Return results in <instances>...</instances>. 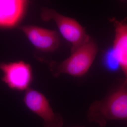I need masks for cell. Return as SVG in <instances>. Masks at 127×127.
Returning a JSON list of instances; mask_svg holds the SVG:
<instances>
[{
    "label": "cell",
    "mask_w": 127,
    "mask_h": 127,
    "mask_svg": "<svg viewBox=\"0 0 127 127\" xmlns=\"http://www.w3.org/2000/svg\"><path fill=\"white\" fill-rule=\"evenodd\" d=\"M88 119L101 127L108 121L127 120V85L122 84L104 98L91 104Z\"/></svg>",
    "instance_id": "1"
},
{
    "label": "cell",
    "mask_w": 127,
    "mask_h": 127,
    "mask_svg": "<svg viewBox=\"0 0 127 127\" xmlns=\"http://www.w3.org/2000/svg\"><path fill=\"white\" fill-rule=\"evenodd\" d=\"M98 47L91 37L82 45L71 52L67 59L59 64L50 63V71L55 77L66 74L75 77H81L88 72L95 59Z\"/></svg>",
    "instance_id": "2"
},
{
    "label": "cell",
    "mask_w": 127,
    "mask_h": 127,
    "mask_svg": "<svg viewBox=\"0 0 127 127\" xmlns=\"http://www.w3.org/2000/svg\"><path fill=\"white\" fill-rule=\"evenodd\" d=\"M41 17L44 21L50 20L54 21L61 35L71 44V52L82 45L90 37L87 34L85 28L75 19L61 15L54 9H42Z\"/></svg>",
    "instance_id": "3"
},
{
    "label": "cell",
    "mask_w": 127,
    "mask_h": 127,
    "mask_svg": "<svg viewBox=\"0 0 127 127\" xmlns=\"http://www.w3.org/2000/svg\"><path fill=\"white\" fill-rule=\"evenodd\" d=\"M23 102L27 109L39 116L44 127H62L64 124L62 116L55 113L49 101L40 91L29 89L25 91Z\"/></svg>",
    "instance_id": "4"
},
{
    "label": "cell",
    "mask_w": 127,
    "mask_h": 127,
    "mask_svg": "<svg viewBox=\"0 0 127 127\" xmlns=\"http://www.w3.org/2000/svg\"><path fill=\"white\" fill-rule=\"evenodd\" d=\"M3 73L2 81L10 89L18 91H27L33 81L31 65L22 60L0 64Z\"/></svg>",
    "instance_id": "5"
},
{
    "label": "cell",
    "mask_w": 127,
    "mask_h": 127,
    "mask_svg": "<svg viewBox=\"0 0 127 127\" xmlns=\"http://www.w3.org/2000/svg\"><path fill=\"white\" fill-rule=\"evenodd\" d=\"M19 29L32 45L42 52H53L60 44L59 34L54 30L33 25L21 26Z\"/></svg>",
    "instance_id": "6"
},
{
    "label": "cell",
    "mask_w": 127,
    "mask_h": 127,
    "mask_svg": "<svg viewBox=\"0 0 127 127\" xmlns=\"http://www.w3.org/2000/svg\"><path fill=\"white\" fill-rule=\"evenodd\" d=\"M110 21L114 28V38L111 50L124 75L122 84L127 85V21L115 18Z\"/></svg>",
    "instance_id": "7"
},
{
    "label": "cell",
    "mask_w": 127,
    "mask_h": 127,
    "mask_svg": "<svg viewBox=\"0 0 127 127\" xmlns=\"http://www.w3.org/2000/svg\"><path fill=\"white\" fill-rule=\"evenodd\" d=\"M28 3L25 0H0V27L17 26L25 17Z\"/></svg>",
    "instance_id": "8"
}]
</instances>
